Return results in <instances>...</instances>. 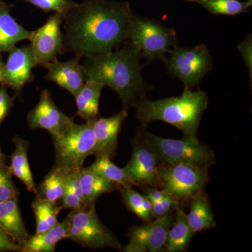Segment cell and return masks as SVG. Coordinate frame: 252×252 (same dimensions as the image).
I'll list each match as a JSON object with an SVG mask.
<instances>
[{"mask_svg":"<svg viewBox=\"0 0 252 252\" xmlns=\"http://www.w3.org/2000/svg\"><path fill=\"white\" fill-rule=\"evenodd\" d=\"M14 105V97L10 96L6 91V86H0V126L6 119Z\"/></svg>","mask_w":252,"mask_h":252,"instance_id":"obj_34","label":"cell"},{"mask_svg":"<svg viewBox=\"0 0 252 252\" xmlns=\"http://www.w3.org/2000/svg\"><path fill=\"white\" fill-rule=\"evenodd\" d=\"M80 170H73L69 172L66 177L65 187L62 200L63 208L72 210H79L88 205L84 200L81 190L79 173Z\"/></svg>","mask_w":252,"mask_h":252,"instance_id":"obj_29","label":"cell"},{"mask_svg":"<svg viewBox=\"0 0 252 252\" xmlns=\"http://www.w3.org/2000/svg\"><path fill=\"white\" fill-rule=\"evenodd\" d=\"M175 220V213L172 212L145 222L144 224L130 227L128 232L130 242L138 244L147 252H164L167 233Z\"/></svg>","mask_w":252,"mask_h":252,"instance_id":"obj_14","label":"cell"},{"mask_svg":"<svg viewBox=\"0 0 252 252\" xmlns=\"http://www.w3.org/2000/svg\"><path fill=\"white\" fill-rule=\"evenodd\" d=\"M137 136L155 154L159 164L186 163L209 168L216 163L213 151L201 143L198 138H163L143 128Z\"/></svg>","mask_w":252,"mask_h":252,"instance_id":"obj_4","label":"cell"},{"mask_svg":"<svg viewBox=\"0 0 252 252\" xmlns=\"http://www.w3.org/2000/svg\"><path fill=\"white\" fill-rule=\"evenodd\" d=\"M127 39L139 50L147 64L158 59L163 61L169 51L178 45L175 30L153 18L134 14L129 23Z\"/></svg>","mask_w":252,"mask_h":252,"instance_id":"obj_5","label":"cell"},{"mask_svg":"<svg viewBox=\"0 0 252 252\" xmlns=\"http://www.w3.org/2000/svg\"><path fill=\"white\" fill-rule=\"evenodd\" d=\"M69 227V215L54 227L41 233L30 235L22 245L21 252H54L56 245L65 239Z\"/></svg>","mask_w":252,"mask_h":252,"instance_id":"obj_19","label":"cell"},{"mask_svg":"<svg viewBox=\"0 0 252 252\" xmlns=\"http://www.w3.org/2000/svg\"><path fill=\"white\" fill-rule=\"evenodd\" d=\"M112 158L107 156L96 157L95 161L89 165V167L97 172L106 180L115 184L118 187H133V182L124 170L118 167L111 160Z\"/></svg>","mask_w":252,"mask_h":252,"instance_id":"obj_26","label":"cell"},{"mask_svg":"<svg viewBox=\"0 0 252 252\" xmlns=\"http://www.w3.org/2000/svg\"><path fill=\"white\" fill-rule=\"evenodd\" d=\"M194 234L195 233L189 226L187 214L181 208V206L177 207L175 210V221L167 233L164 252L187 251Z\"/></svg>","mask_w":252,"mask_h":252,"instance_id":"obj_22","label":"cell"},{"mask_svg":"<svg viewBox=\"0 0 252 252\" xmlns=\"http://www.w3.org/2000/svg\"><path fill=\"white\" fill-rule=\"evenodd\" d=\"M36 67L31 45L16 47L9 52L7 61L4 63L1 84L11 88L20 94L26 84L34 79L32 69Z\"/></svg>","mask_w":252,"mask_h":252,"instance_id":"obj_13","label":"cell"},{"mask_svg":"<svg viewBox=\"0 0 252 252\" xmlns=\"http://www.w3.org/2000/svg\"><path fill=\"white\" fill-rule=\"evenodd\" d=\"M162 61L169 73L180 79L185 90H193L212 70L213 64L211 53L205 44L193 47L176 46Z\"/></svg>","mask_w":252,"mask_h":252,"instance_id":"obj_8","label":"cell"},{"mask_svg":"<svg viewBox=\"0 0 252 252\" xmlns=\"http://www.w3.org/2000/svg\"><path fill=\"white\" fill-rule=\"evenodd\" d=\"M69 217V227L65 239L87 248H113L122 251V244L97 217L94 203L72 210Z\"/></svg>","mask_w":252,"mask_h":252,"instance_id":"obj_7","label":"cell"},{"mask_svg":"<svg viewBox=\"0 0 252 252\" xmlns=\"http://www.w3.org/2000/svg\"><path fill=\"white\" fill-rule=\"evenodd\" d=\"M181 205L182 204L175 197L167 194L160 201L152 203V215L154 219L160 218L172 213Z\"/></svg>","mask_w":252,"mask_h":252,"instance_id":"obj_33","label":"cell"},{"mask_svg":"<svg viewBox=\"0 0 252 252\" xmlns=\"http://www.w3.org/2000/svg\"><path fill=\"white\" fill-rule=\"evenodd\" d=\"M34 5L45 12L54 11L64 16L69 10L77 6L78 3L72 0H23Z\"/></svg>","mask_w":252,"mask_h":252,"instance_id":"obj_32","label":"cell"},{"mask_svg":"<svg viewBox=\"0 0 252 252\" xmlns=\"http://www.w3.org/2000/svg\"><path fill=\"white\" fill-rule=\"evenodd\" d=\"M79 180L84 200L88 205L94 203L103 194L111 193L119 188L115 184L106 180L89 167L81 169Z\"/></svg>","mask_w":252,"mask_h":252,"instance_id":"obj_24","label":"cell"},{"mask_svg":"<svg viewBox=\"0 0 252 252\" xmlns=\"http://www.w3.org/2000/svg\"><path fill=\"white\" fill-rule=\"evenodd\" d=\"M11 7L0 0V54L9 52L20 41L30 40L32 34L15 21L10 14Z\"/></svg>","mask_w":252,"mask_h":252,"instance_id":"obj_17","label":"cell"},{"mask_svg":"<svg viewBox=\"0 0 252 252\" xmlns=\"http://www.w3.org/2000/svg\"><path fill=\"white\" fill-rule=\"evenodd\" d=\"M158 189V188H154V187H143L144 196L148 198L152 203L160 201L167 195L165 192Z\"/></svg>","mask_w":252,"mask_h":252,"instance_id":"obj_37","label":"cell"},{"mask_svg":"<svg viewBox=\"0 0 252 252\" xmlns=\"http://www.w3.org/2000/svg\"><path fill=\"white\" fill-rule=\"evenodd\" d=\"M123 203L125 206L144 222L153 220L152 203L148 198L132 189V187H119Z\"/></svg>","mask_w":252,"mask_h":252,"instance_id":"obj_27","label":"cell"},{"mask_svg":"<svg viewBox=\"0 0 252 252\" xmlns=\"http://www.w3.org/2000/svg\"><path fill=\"white\" fill-rule=\"evenodd\" d=\"M93 123L73 122L59 135L52 137L56 154L55 167L66 173L80 170L86 159L94 155L95 140Z\"/></svg>","mask_w":252,"mask_h":252,"instance_id":"obj_6","label":"cell"},{"mask_svg":"<svg viewBox=\"0 0 252 252\" xmlns=\"http://www.w3.org/2000/svg\"><path fill=\"white\" fill-rule=\"evenodd\" d=\"M84 58L82 66L85 81L108 86L117 93L126 110L135 107L149 90L142 75V54L130 42L119 49Z\"/></svg>","mask_w":252,"mask_h":252,"instance_id":"obj_2","label":"cell"},{"mask_svg":"<svg viewBox=\"0 0 252 252\" xmlns=\"http://www.w3.org/2000/svg\"><path fill=\"white\" fill-rule=\"evenodd\" d=\"M15 151L11 157L10 169L15 177L26 186L28 191L36 193V188L31 167L28 162V151L29 142L20 137L13 138Z\"/></svg>","mask_w":252,"mask_h":252,"instance_id":"obj_23","label":"cell"},{"mask_svg":"<svg viewBox=\"0 0 252 252\" xmlns=\"http://www.w3.org/2000/svg\"><path fill=\"white\" fill-rule=\"evenodd\" d=\"M0 228L21 247L29 238L18 205V197L0 202Z\"/></svg>","mask_w":252,"mask_h":252,"instance_id":"obj_18","label":"cell"},{"mask_svg":"<svg viewBox=\"0 0 252 252\" xmlns=\"http://www.w3.org/2000/svg\"><path fill=\"white\" fill-rule=\"evenodd\" d=\"M12 172L6 164H0V202L18 197L19 193L12 180Z\"/></svg>","mask_w":252,"mask_h":252,"instance_id":"obj_31","label":"cell"},{"mask_svg":"<svg viewBox=\"0 0 252 252\" xmlns=\"http://www.w3.org/2000/svg\"><path fill=\"white\" fill-rule=\"evenodd\" d=\"M159 162L155 154L137 137L132 141L130 161L123 167L136 187H160L158 173Z\"/></svg>","mask_w":252,"mask_h":252,"instance_id":"obj_11","label":"cell"},{"mask_svg":"<svg viewBox=\"0 0 252 252\" xmlns=\"http://www.w3.org/2000/svg\"><path fill=\"white\" fill-rule=\"evenodd\" d=\"M32 207L36 220L35 233L45 232L59 223L58 216L62 207L58 206L56 203L36 195Z\"/></svg>","mask_w":252,"mask_h":252,"instance_id":"obj_25","label":"cell"},{"mask_svg":"<svg viewBox=\"0 0 252 252\" xmlns=\"http://www.w3.org/2000/svg\"><path fill=\"white\" fill-rule=\"evenodd\" d=\"M67 174L54 167L36 189V195L54 203L61 200L64 193Z\"/></svg>","mask_w":252,"mask_h":252,"instance_id":"obj_28","label":"cell"},{"mask_svg":"<svg viewBox=\"0 0 252 252\" xmlns=\"http://www.w3.org/2000/svg\"><path fill=\"white\" fill-rule=\"evenodd\" d=\"M6 160V157L3 154L1 151V147H0V164H5Z\"/></svg>","mask_w":252,"mask_h":252,"instance_id":"obj_39","label":"cell"},{"mask_svg":"<svg viewBox=\"0 0 252 252\" xmlns=\"http://www.w3.org/2000/svg\"><path fill=\"white\" fill-rule=\"evenodd\" d=\"M80 60L81 58L77 56L65 62L56 59L46 67V79L56 83L59 87L65 89L75 97L85 83Z\"/></svg>","mask_w":252,"mask_h":252,"instance_id":"obj_16","label":"cell"},{"mask_svg":"<svg viewBox=\"0 0 252 252\" xmlns=\"http://www.w3.org/2000/svg\"><path fill=\"white\" fill-rule=\"evenodd\" d=\"M104 86L93 80H86L81 91L74 97L78 116L86 122H94L99 117V102Z\"/></svg>","mask_w":252,"mask_h":252,"instance_id":"obj_20","label":"cell"},{"mask_svg":"<svg viewBox=\"0 0 252 252\" xmlns=\"http://www.w3.org/2000/svg\"><path fill=\"white\" fill-rule=\"evenodd\" d=\"M22 247L0 228V252H21Z\"/></svg>","mask_w":252,"mask_h":252,"instance_id":"obj_36","label":"cell"},{"mask_svg":"<svg viewBox=\"0 0 252 252\" xmlns=\"http://www.w3.org/2000/svg\"><path fill=\"white\" fill-rule=\"evenodd\" d=\"M62 24L63 15L54 13L41 27L32 31L30 41L36 66L46 67L63 54Z\"/></svg>","mask_w":252,"mask_h":252,"instance_id":"obj_10","label":"cell"},{"mask_svg":"<svg viewBox=\"0 0 252 252\" xmlns=\"http://www.w3.org/2000/svg\"><path fill=\"white\" fill-rule=\"evenodd\" d=\"M208 169L190 164H159L160 188L181 203H188L195 195L204 192L210 178Z\"/></svg>","mask_w":252,"mask_h":252,"instance_id":"obj_9","label":"cell"},{"mask_svg":"<svg viewBox=\"0 0 252 252\" xmlns=\"http://www.w3.org/2000/svg\"><path fill=\"white\" fill-rule=\"evenodd\" d=\"M190 203V210L188 215L187 214V217L189 226L194 233L217 226L211 205L204 192L195 195Z\"/></svg>","mask_w":252,"mask_h":252,"instance_id":"obj_21","label":"cell"},{"mask_svg":"<svg viewBox=\"0 0 252 252\" xmlns=\"http://www.w3.org/2000/svg\"><path fill=\"white\" fill-rule=\"evenodd\" d=\"M126 109L107 118H97L93 123L95 140L94 155L95 157H114L118 146V137L123 124L127 118Z\"/></svg>","mask_w":252,"mask_h":252,"instance_id":"obj_15","label":"cell"},{"mask_svg":"<svg viewBox=\"0 0 252 252\" xmlns=\"http://www.w3.org/2000/svg\"><path fill=\"white\" fill-rule=\"evenodd\" d=\"M195 2L201 5L209 12L215 15L235 16L248 11L251 7L252 0H196Z\"/></svg>","mask_w":252,"mask_h":252,"instance_id":"obj_30","label":"cell"},{"mask_svg":"<svg viewBox=\"0 0 252 252\" xmlns=\"http://www.w3.org/2000/svg\"><path fill=\"white\" fill-rule=\"evenodd\" d=\"M184 1H190V2H195V1H196V0H184Z\"/></svg>","mask_w":252,"mask_h":252,"instance_id":"obj_40","label":"cell"},{"mask_svg":"<svg viewBox=\"0 0 252 252\" xmlns=\"http://www.w3.org/2000/svg\"><path fill=\"white\" fill-rule=\"evenodd\" d=\"M32 129H44L51 136L59 135L74 122L55 104L49 90L41 91L39 102L28 115Z\"/></svg>","mask_w":252,"mask_h":252,"instance_id":"obj_12","label":"cell"},{"mask_svg":"<svg viewBox=\"0 0 252 252\" xmlns=\"http://www.w3.org/2000/svg\"><path fill=\"white\" fill-rule=\"evenodd\" d=\"M238 49L241 54L245 64L248 68L250 79L252 76V36L249 34L246 38L238 46Z\"/></svg>","mask_w":252,"mask_h":252,"instance_id":"obj_35","label":"cell"},{"mask_svg":"<svg viewBox=\"0 0 252 252\" xmlns=\"http://www.w3.org/2000/svg\"><path fill=\"white\" fill-rule=\"evenodd\" d=\"M132 16L128 2L84 0L63 16V53L81 59L112 51L127 40Z\"/></svg>","mask_w":252,"mask_h":252,"instance_id":"obj_1","label":"cell"},{"mask_svg":"<svg viewBox=\"0 0 252 252\" xmlns=\"http://www.w3.org/2000/svg\"><path fill=\"white\" fill-rule=\"evenodd\" d=\"M4 63L3 62L2 58L0 54V83H2L3 72H4Z\"/></svg>","mask_w":252,"mask_h":252,"instance_id":"obj_38","label":"cell"},{"mask_svg":"<svg viewBox=\"0 0 252 252\" xmlns=\"http://www.w3.org/2000/svg\"><path fill=\"white\" fill-rule=\"evenodd\" d=\"M206 93L185 90L180 97L151 100L142 96L135 104L136 117L142 124L160 121L175 126L185 137L197 138L200 120L208 107Z\"/></svg>","mask_w":252,"mask_h":252,"instance_id":"obj_3","label":"cell"}]
</instances>
